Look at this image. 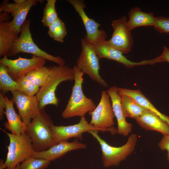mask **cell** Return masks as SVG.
<instances>
[{
  "mask_svg": "<svg viewBox=\"0 0 169 169\" xmlns=\"http://www.w3.org/2000/svg\"><path fill=\"white\" fill-rule=\"evenodd\" d=\"M51 71L48 79L36 95L39 102L40 110H44L49 105L58 106L59 100L55 91L59 84L67 81H74L73 68L66 65L51 66Z\"/></svg>",
  "mask_w": 169,
  "mask_h": 169,
  "instance_id": "cell-1",
  "label": "cell"
},
{
  "mask_svg": "<svg viewBox=\"0 0 169 169\" xmlns=\"http://www.w3.org/2000/svg\"><path fill=\"white\" fill-rule=\"evenodd\" d=\"M74 83L68 103L61 114L64 119L75 116H85L87 113L93 111L96 106L93 100L83 93L82 84L84 73L76 65L73 67Z\"/></svg>",
  "mask_w": 169,
  "mask_h": 169,
  "instance_id": "cell-2",
  "label": "cell"
},
{
  "mask_svg": "<svg viewBox=\"0 0 169 169\" xmlns=\"http://www.w3.org/2000/svg\"><path fill=\"white\" fill-rule=\"evenodd\" d=\"M53 125L50 115L42 110L26 126V132L31 139L35 152L46 151L56 144L52 130Z\"/></svg>",
  "mask_w": 169,
  "mask_h": 169,
  "instance_id": "cell-3",
  "label": "cell"
},
{
  "mask_svg": "<svg viewBox=\"0 0 169 169\" xmlns=\"http://www.w3.org/2000/svg\"><path fill=\"white\" fill-rule=\"evenodd\" d=\"M98 132L96 131H90L88 133L97 140L100 145L102 164L105 167L118 166L135 150L138 140V136L136 134H131L123 145L115 147L111 146L103 139L99 135Z\"/></svg>",
  "mask_w": 169,
  "mask_h": 169,
  "instance_id": "cell-4",
  "label": "cell"
},
{
  "mask_svg": "<svg viewBox=\"0 0 169 169\" xmlns=\"http://www.w3.org/2000/svg\"><path fill=\"white\" fill-rule=\"evenodd\" d=\"M31 20L26 19L22 26L20 34L13 44L8 56L12 57L19 53H28L54 62L58 65H65V61L59 56H55L40 49L33 40L30 29Z\"/></svg>",
  "mask_w": 169,
  "mask_h": 169,
  "instance_id": "cell-5",
  "label": "cell"
},
{
  "mask_svg": "<svg viewBox=\"0 0 169 169\" xmlns=\"http://www.w3.org/2000/svg\"><path fill=\"white\" fill-rule=\"evenodd\" d=\"M1 129L8 136L9 143L5 163L6 169H14L17 165L33 156L34 151L31 138L25 132L20 135L8 133Z\"/></svg>",
  "mask_w": 169,
  "mask_h": 169,
  "instance_id": "cell-6",
  "label": "cell"
},
{
  "mask_svg": "<svg viewBox=\"0 0 169 169\" xmlns=\"http://www.w3.org/2000/svg\"><path fill=\"white\" fill-rule=\"evenodd\" d=\"M88 114L91 116L90 124L100 131H109L112 135L117 133V129L114 127L115 115L111 101L106 91H101L99 104L93 111Z\"/></svg>",
  "mask_w": 169,
  "mask_h": 169,
  "instance_id": "cell-7",
  "label": "cell"
},
{
  "mask_svg": "<svg viewBox=\"0 0 169 169\" xmlns=\"http://www.w3.org/2000/svg\"><path fill=\"white\" fill-rule=\"evenodd\" d=\"M82 49L76 66L91 79L104 87L108 84L100 75L99 59L94 45L84 37L81 41Z\"/></svg>",
  "mask_w": 169,
  "mask_h": 169,
  "instance_id": "cell-8",
  "label": "cell"
},
{
  "mask_svg": "<svg viewBox=\"0 0 169 169\" xmlns=\"http://www.w3.org/2000/svg\"><path fill=\"white\" fill-rule=\"evenodd\" d=\"M111 25L113 32L110 39L106 40V43L123 54H128L132 49L134 40L126 17L123 16L113 21Z\"/></svg>",
  "mask_w": 169,
  "mask_h": 169,
  "instance_id": "cell-9",
  "label": "cell"
},
{
  "mask_svg": "<svg viewBox=\"0 0 169 169\" xmlns=\"http://www.w3.org/2000/svg\"><path fill=\"white\" fill-rule=\"evenodd\" d=\"M46 60L33 55L30 59L23 58L11 59L6 56L0 59V64L6 66L9 75L14 80L25 76L32 70L44 66Z\"/></svg>",
  "mask_w": 169,
  "mask_h": 169,
  "instance_id": "cell-10",
  "label": "cell"
},
{
  "mask_svg": "<svg viewBox=\"0 0 169 169\" xmlns=\"http://www.w3.org/2000/svg\"><path fill=\"white\" fill-rule=\"evenodd\" d=\"M73 7L81 17L85 27L87 34L84 37L91 44L95 45L106 40L107 34L102 29H99L100 23L89 18L85 13L84 8H86L84 2L81 0L67 1Z\"/></svg>",
  "mask_w": 169,
  "mask_h": 169,
  "instance_id": "cell-11",
  "label": "cell"
},
{
  "mask_svg": "<svg viewBox=\"0 0 169 169\" xmlns=\"http://www.w3.org/2000/svg\"><path fill=\"white\" fill-rule=\"evenodd\" d=\"M11 93V100L15 104L22 120L27 126L40 112L37 98L36 95L29 96L17 90Z\"/></svg>",
  "mask_w": 169,
  "mask_h": 169,
  "instance_id": "cell-12",
  "label": "cell"
},
{
  "mask_svg": "<svg viewBox=\"0 0 169 169\" xmlns=\"http://www.w3.org/2000/svg\"><path fill=\"white\" fill-rule=\"evenodd\" d=\"M54 141L55 144L68 140L72 138L82 140L83 134L90 131H100V130L88 123L85 116L80 118L77 124L68 126H52Z\"/></svg>",
  "mask_w": 169,
  "mask_h": 169,
  "instance_id": "cell-13",
  "label": "cell"
},
{
  "mask_svg": "<svg viewBox=\"0 0 169 169\" xmlns=\"http://www.w3.org/2000/svg\"><path fill=\"white\" fill-rule=\"evenodd\" d=\"M106 40L94 45L96 53L100 59L104 58L113 60L123 64L127 68H132L135 66L153 64L156 63L155 58L138 62L131 61L125 56L121 52L108 45Z\"/></svg>",
  "mask_w": 169,
  "mask_h": 169,
  "instance_id": "cell-14",
  "label": "cell"
},
{
  "mask_svg": "<svg viewBox=\"0 0 169 169\" xmlns=\"http://www.w3.org/2000/svg\"><path fill=\"white\" fill-rule=\"evenodd\" d=\"M86 147L85 144L79 142L75 139L73 141L68 140L62 141L42 152H34L33 156L44 159L50 161H53L65 155L68 152Z\"/></svg>",
  "mask_w": 169,
  "mask_h": 169,
  "instance_id": "cell-15",
  "label": "cell"
},
{
  "mask_svg": "<svg viewBox=\"0 0 169 169\" xmlns=\"http://www.w3.org/2000/svg\"><path fill=\"white\" fill-rule=\"evenodd\" d=\"M106 91L110 98L115 116L117 121V133L124 136H127L132 131L133 125L126 121V118L123 114L118 87L112 86Z\"/></svg>",
  "mask_w": 169,
  "mask_h": 169,
  "instance_id": "cell-16",
  "label": "cell"
},
{
  "mask_svg": "<svg viewBox=\"0 0 169 169\" xmlns=\"http://www.w3.org/2000/svg\"><path fill=\"white\" fill-rule=\"evenodd\" d=\"M136 120L140 126L146 130L158 131L163 135H169V125L149 110Z\"/></svg>",
  "mask_w": 169,
  "mask_h": 169,
  "instance_id": "cell-17",
  "label": "cell"
},
{
  "mask_svg": "<svg viewBox=\"0 0 169 169\" xmlns=\"http://www.w3.org/2000/svg\"><path fill=\"white\" fill-rule=\"evenodd\" d=\"M6 107L5 115L7 121L3 124L5 128L14 135H20L26 132V126L22 120L19 115L16 112L13 102L11 99L5 96Z\"/></svg>",
  "mask_w": 169,
  "mask_h": 169,
  "instance_id": "cell-18",
  "label": "cell"
},
{
  "mask_svg": "<svg viewBox=\"0 0 169 169\" xmlns=\"http://www.w3.org/2000/svg\"><path fill=\"white\" fill-rule=\"evenodd\" d=\"M19 33L14 28L13 23H0V57L8 56L14 43L18 38Z\"/></svg>",
  "mask_w": 169,
  "mask_h": 169,
  "instance_id": "cell-19",
  "label": "cell"
},
{
  "mask_svg": "<svg viewBox=\"0 0 169 169\" xmlns=\"http://www.w3.org/2000/svg\"><path fill=\"white\" fill-rule=\"evenodd\" d=\"M128 24L130 29L141 26H154L156 17L153 12L146 13L138 7L131 8L128 13Z\"/></svg>",
  "mask_w": 169,
  "mask_h": 169,
  "instance_id": "cell-20",
  "label": "cell"
},
{
  "mask_svg": "<svg viewBox=\"0 0 169 169\" xmlns=\"http://www.w3.org/2000/svg\"><path fill=\"white\" fill-rule=\"evenodd\" d=\"M118 91L119 93L131 96L140 105L156 114L169 125V116L162 113L156 109L139 90H133L118 88Z\"/></svg>",
  "mask_w": 169,
  "mask_h": 169,
  "instance_id": "cell-21",
  "label": "cell"
},
{
  "mask_svg": "<svg viewBox=\"0 0 169 169\" xmlns=\"http://www.w3.org/2000/svg\"><path fill=\"white\" fill-rule=\"evenodd\" d=\"M120 99L121 107L124 116L135 120L140 117L147 110L127 95L119 93Z\"/></svg>",
  "mask_w": 169,
  "mask_h": 169,
  "instance_id": "cell-22",
  "label": "cell"
},
{
  "mask_svg": "<svg viewBox=\"0 0 169 169\" xmlns=\"http://www.w3.org/2000/svg\"><path fill=\"white\" fill-rule=\"evenodd\" d=\"M42 0H23L16 9L12 16L13 17V22L14 28L19 33L21 28L26 20L27 16L31 7L36 5L38 3H42Z\"/></svg>",
  "mask_w": 169,
  "mask_h": 169,
  "instance_id": "cell-23",
  "label": "cell"
},
{
  "mask_svg": "<svg viewBox=\"0 0 169 169\" xmlns=\"http://www.w3.org/2000/svg\"><path fill=\"white\" fill-rule=\"evenodd\" d=\"M51 71V66H44L32 70L23 77L25 79L40 87L48 79Z\"/></svg>",
  "mask_w": 169,
  "mask_h": 169,
  "instance_id": "cell-24",
  "label": "cell"
},
{
  "mask_svg": "<svg viewBox=\"0 0 169 169\" xmlns=\"http://www.w3.org/2000/svg\"><path fill=\"white\" fill-rule=\"evenodd\" d=\"M17 83L9 75L7 67L0 64V90L4 95L8 91L16 90Z\"/></svg>",
  "mask_w": 169,
  "mask_h": 169,
  "instance_id": "cell-25",
  "label": "cell"
},
{
  "mask_svg": "<svg viewBox=\"0 0 169 169\" xmlns=\"http://www.w3.org/2000/svg\"><path fill=\"white\" fill-rule=\"evenodd\" d=\"M48 34L54 40L63 42L67 31L64 22L58 18L49 27Z\"/></svg>",
  "mask_w": 169,
  "mask_h": 169,
  "instance_id": "cell-26",
  "label": "cell"
},
{
  "mask_svg": "<svg viewBox=\"0 0 169 169\" xmlns=\"http://www.w3.org/2000/svg\"><path fill=\"white\" fill-rule=\"evenodd\" d=\"M56 0H47L42 20L44 25L49 27L58 18L55 8Z\"/></svg>",
  "mask_w": 169,
  "mask_h": 169,
  "instance_id": "cell-27",
  "label": "cell"
},
{
  "mask_svg": "<svg viewBox=\"0 0 169 169\" xmlns=\"http://www.w3.org/2000/svg\"><path fill=\"white\" fill-rule=\"evenodd\" d=\"M51 162L44 159L33 156L22 162L20 169H44L49 166Z\"/></svg>",
  "mask_w": 169,
  "mask_h": 169,
  "instance_id": "cell-28",
  "label": "cell"
},
{
  "mask_svg": "<svg viewBox=\"0 0 169 169\" xmlns=\"http://www.w3.org/2000/svg\"><path fill=\"white\" fill-rule=\"evenodd\" d=\"M16 90L29 96L35 95L40 87L30 81L25 79L23 77L17 79Z\"/></svg>",
  "mask_w": 169,
  "mask_h": 169,
  "instance_id": "cell-29",
  "label": "cell"
},
{
  "mask_svg": "<svg viewBox=\"0 0 169 169\" xmlns=\"http://www.w3.org/2000/svg\"><path fill=\"white\" fill-rule=\"evenodd\" d=\"M153 27L156 30L161 33H169V18L163 16L156 17Z\"/></svg>",
  "mask_w": 169,
  "mask_h": 169,
  "instance_id": "cell-30",
  "label": "cell"
},
{
  "mask_svg": "<svg viewBox=\"0 0 169 169\" xmlns=\"http://www.w3.org/2000/svg\"><path fill=\"white\" fill-rule=\"evenodd\" d=\"M23 0H14V3H9L8 1L4 0L0 5V11H3L8 13H10L13 15L18 5Z\"/></svg>",
  "mask_w": 169,
  "mask_h": 169,
  "instance_id": "cell-31",
  "label": "cell"
},
{
  "mask_svg": "<svg viewBox=\"0 0 169 169\" xmlns=\"http://www.w3.org/2000/svg\"><path fill=\"white\" fill-rule=\"evenodd\" d=\"M158 146L161 150L167 151V159L169 162V135H163L158 143Z\"/></svg>",
  "mask_w": 169,
  "mask_h": 169,
  "instance_id": "cell-32",
  "label": "cell"
},
{
  "mask_svg": "<svg viewBox=\"0 0 169 169\" xmlns=\"http://www.w3.org/2000/svg\"><path fill=\"white\" fill-rule=\"evenodd\" d=\"M6 107V101L5 96L0 92V120H2L3 119L4 115L5 114Z\"/></svg>",
  "mask_w": 169,
  "mask_h": 169,
  "instance_id": "cell-33",
  "label": "cell"
},
{
  "mask_svg": "<svg viewBox=\"0 0 169 169\" xmlns=\"http://www.w3.org/2000/svg\"><path fill=\"white\" fill-rule=\"evenodd\" d=\"M157 58L159 62H167L169 63V49L164 46L161 54Z\"/></svg>",
  "mask_w": 169,
  "mask_h": 169,
  "instance_id": "cell-34",
  "label": "cell"
},
{
  "mask_svg": "<svg viewBox=\"0 0 169 169\" xmlns=\"http://www.w3.org/2000/svg\"><path fill=\"white\" fill-rule=\"evenodd\" d=\"M0 22H8L9 19V13L4 12L0 13Z\"/></svg>",
  "mask_w": 169,
  "mask_h": 169,
  "instance_id": "cell-35",
  "label": "cell"
},
{
  "mask_svg": "<svg viewBox=\"0 0 169 169\" xmlns=\"http://www.w3.org/2000/svg\"><path fill=\"white\" fill-rule=\"evenodd\" d=\"M7 166L5 165V161L2 159L0 160V169H4L6 168Z\"/></svg>",
  "mask_w": 169,
  "mask_h": 169,
  "instance_id": "cell-36",
  "label": "cell"
},
{
  "mask_svg": "<svg viewBox=\"0 0 169 169\" xmlns=\"http://www.w3.org/2000/svg\"><path fill=\"white\" fill-rule=\"evenodd\" d=\"M21 163H19L18 164L14 169H20V165Z\"/></svg>",
  "mask_w": 169,
  "mask_h": 169,
  "instance_id": "cell-37",
  "label": "cell"
},
{
  "mask_svg": "<svg viewBox=\"0 0 169 169\" xmlns=\"http://www.w3.org/2000/svg\"></svg>",
  "mask_w": 169,
  "mask_h": 169,
  "instance_id": "cell-38",
  "label": "cell"
}]
</instances>
